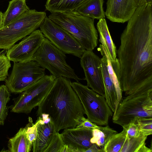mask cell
I'll list each match as a JSON object with an SVG mask.
<instances>
[{"mask_svg":"<svg viewBox=\"0 0 152 152\" xmlns=\"http://www.w3.org/2000/svg\"></svg>","mask_w":152,"mask_h":152,"instance_id":"obj_35","label":"cell"},{"mask_svg":"<svg viewBox=\"0 0 152 152\" xmlns=\"http://www.w3.org/2000/svg\"><path fill=\"white\" fill-rule=\"evenodd\" d=\"M138 117L152 118V90H137L122 99L112 121L123 127Z\"/></svg>","mask_w":152,"mask_h":152,"instance_id":"obj_4","label":"cell"},{"mask_svg":"<svg viewBox=\"0 0 152 152\" xmlns=\"http://www.w3.org/2000/svg\"><path fill=\"white\" fill-rule=\"evenodd\" d=\"M40 119V117H38L35 123L34 124L32 119L30 118L29 119V123L25 126L26 135L32 144L36 137L37 132V126Z\"/></svg>","mask_w":152,"mask_h":152,"instance_id":"obj_29","label":"cell"},{"mask_svg":"<svg viewBox=\"0 0 152 152\" xmlns=\"http://www.w3.org/2000/svg\"><path fill=\"white\" fill-rule=\"evenodd\" d=\"M48 18L72 35L85 50L93 51L97 46L94 19L73 11L51 13Z\"/></svg>","mask_w":152,"mask_h":152,"instance_id":"obj_3","label":"cell"},{"mask_svg":"<svg viewBox=\"0 0 152 152\" xmlns=\"http://www.w3.org/2000/svg\"><path fill=\"white\" fill-rule=\"evenodd\" d=\"M103 3L104 0H89L73 12L94 19L99 20L105 18Z\"/></svg>","mask_w":152,"mask_h":152,"instance_id":"obj_21","label":"cell"},{"mask_svg":"<svg viewBox=\"0 0 152 152\" xmlns=\"http://www.w3.org/2000/svg\"><path fill=\"white\" fill-rule=\"evenodd\" d=\"M126 132L128 138L135 137L139 136L141 134L138 125L135 122H132L122 127Z\"/></svg>","mask_w":152,"mask_h":152,"instance_id":"obj_30","label":"cell"},{"mask_svg":"<svg viewBox=\"0 0 152 152\" xmlns=\"http://www.w3.org/2000/svg\"><path fill=\"white\" fill-rule=\"evenodd\" d=\"M152 5L148 1L137 7L121 34L117 55L126 96L152 89Z\"/></svg>","mask_w":152,"mask_h":152,"instance_id":"obj_1","label":"cell"},{"mask_svg":"<svg viewBox=\"0 0 152 152\" xmlns=\"http://www.w3.org/2000/svg\"><path fill=\"white\" fill-rule=\"evenodd\" d=\"M99 34V41L106 49L113 68L117 76L120 75V67L117 58V50L109 30L105 18L99 20L96 25Z\"/></svg>","mask_w":152,"mask_h":152,"instance_id":"obj_16","label":"cell"},{"mask_svg":"<svg viewBox=\"0 0 152 152\" xmlns=\"http://www.w3.org/2000/svg\"><path fill=\"white\" fill-rule=\"evenodd\" d=\"M127 138L125 130L113 135L102 148L103 152H120Z\"/></svg>","mask_w":152,"mask_h":152,"instance_id":"obj_23","label":"cell"},{"mask_svg":"<svg viewBox=\"0 0 152 152\" xmlns=\"http://www.w3.org/2000/svg\"><path fill=\"white\" fill-rule=\"evenodd\" d=\"M32 145L26 135L25 127L21 128L13 137L9 139L8 151L29 152L32 150Z\"/></svg>","mask_w":152,"mask_h":152,"instance_id":"obj_20","label":"cell"},{"mask_svg":"<svg viewBox=\"0 0 152 152\" xmlns=\"http://www.w3.org/2000/svg\"><path fill=\"white\" fill-rule=\"evenodd\" d=\"M65 146L61 134L55 131L44 152H63Z\"/></svg>","mask_w":152,"mask_h":152,"instance_id":"obj_26","label":"cell"},{"mask_svg":"<svg viewBox=\"0 0 152 152\" xmlns=\"http://www.w3.org/2000/svg\"><path fill=\"white\" fill-rule=\"evenodd\" d=\"M137 7L141 6L147 2V0H135Z\"/></svg>","mask_w":152,"mask_h":152,"instance_id":"obj_33","label":"cell"},{"mask_svg":"<svg viewBox=\"0 0 152 152\" xmlns=\"http://www.w3.org/2000/svg\"><path fill=\"white\" fill-rule=\"evenodd\" d=\"M40 117L37 135L32 145V150L34 152H44L56 131L48 115L43 114Z\"/></svg>","mask_w":152,"mask_h":152,"instance_id":"obj_15","label":"cell"},{"mask_svg":"<svg viewBox=\"0 0 152 152\" xmlns=\"http://www.w3.org/2000/svg\"><path fill=\"white\" fill-rule=\"evenodd\" d=\"M69 79L56 78L46 96L38 105V117L49 115L55 130L75 128L84 117V111L80 99L72 88Z\"/></svg>","mask_w":152,"mask_h":152,"instance_id":"obj_2","label":"cell"},{"mask_svg":"<svg viewBox=\"0 0 152 152\" xmlns=\"http://www.w3.org/2000/svg\"><path fill=\"white\" fill-rule=\"evenodd\" d=\"M3 15V13L0 11V28L2 27Z\"/></svg>","mask_w":152,"mask_h":152,"instance_id":"obj_34","label":"cell"},{"mask_svg":"<svg viewBox=\"0 0 152 152\" xmlns=\"http://www.w3.org/2000/svg\"><path fill=\"white\" fill-rule=\"evenodd\" d=\"M10 92L6 85L0 86V125H3L8 115L7 103L10 100Z\"/></svg>","mask_w":152,"mask_h":152,"instance_id":"obj_25","label":"cell"},{"mask_svg":"<svg viewBox=\"0 0 152 152\" xmlns=\"http://www.w3.org/2000/svg\"><path fill=\"white\" fill-rule=\"evenodd\" d=\"M64 144L69 146L72 152H86L92 145L90 140L92 129L83 127L64 129L61 134Z\"/></svg>","mask_w":152,"mask_h":152,"instance_id":"obj_13","label":"cell"},{"mask_svg":"<svg viewBox=\"0 0 152 152\" xmlns=\"http://www.w3.org/2000/svg\"><path fill=\"white\" fill-rule=\"evenodd\" d=\"M135 121L138 125L141 133L147 136L152 134V118L138 117Z\"/></svg>","mask_w":152,"mask_h":152,"instance_id":"obj_27","label":"cell"},{"mask_svg":"<svg viewBox=\"0 0 152 152\" xmlns=\"http://www.w3.org/2000/svg\"><path fill=\"white\" fill-rule=\"evenodd\" d=\"M105 15L112 22L128 21L137 7L135 0H107Z\"/></svg>","mask_w":152,"mask_h":152,"instance_id":"obj_14","label":"cell"},{"mask_svg":"<svg viewBox=\"0 0 152 152\" xmlns=\"http://www.w3.org/2000/svg\"><path fill=\"white\" fill-rule=\"evenodd\" d=\"M30 10L26 0H12L7 9L3 13L2 27L7 25Z\"/></svg>","mask_w":152,"mask_h":152,"instance_id":"obj_19","label":"cell"},{"mask_svg":"<svg viewBox=\"0 0 152 152\" xmlns=\"http://www.w3.org/2000/svg\"><path fill=\"white\" fill-rule=\"evenodd\" d=\"M45 38L40 30L37 29L7 50L6 56L14 62L31 61Z\"/></svg>","mask_w":152,"mask_h":152,"instance_id":"obj_11","label":"cell"},{"mask_svg":"<svg viewBox=\"0 0 152 152\" xmlns=\"http://www.w3.org/2000/svg\"><path fill=\"white\" fill-rule=\"evenodd\" d=\"M71 85L80 99L87 118L98 125H108L113 113L105 97L79 82H71Z\"/></svg>","mask_w":152,"mask_h":152,"instance_id":"obj_7","label":"cell"},{"mask_svg":"<svg viewBox=\"0 0 152 152\" xmlns=\"http://www.w3.org/2000/svg\"><path fill=\"white\" fill-rule=\"evenodd\" d=\"M39 28L45 37L65 54L80 58L85 50L70 33L46 17Z\"/></svg>","mask_w":152,"mask_h":152,"instance_id":"obj_10","label":"cell"},{"mask_svg":"<svg viewBox=\"0 0 152 152\" xmlns=\"http://www.w3.org/2000/svg\"><path fill=\"white\" fill-rule=\"evenodd\" d=\"M65 53L45 38L40 47L34 54L32 60L46 69L56 78L63 77L79 82V78L74 70L66 61Z\"/></svg>","mask_w":152,"mask_h":152,"instance_id":"obj_6","label":"cell"},{"mask_svg":"<svg viewBox=\"0 0 152 152\" xmlns=\"http://www.w3.org/2000/svg\"><path fill=\"white\" fill-rule=\"evenodd\" d=\"M148 136L141 133L138 137L127 138L120 152H140L141 148L146 145Z\"/></svg>","mask_w":152,"mask_h":152,"instance_id":"obj_24","label":"cell"},{"mask_svg":"<svg viewBox=\"0 0 152 152\" xmlns=\"http://www.w3.org/2000/svg\"><path fill=\"white\" fill-rule=\"evenodd\" d=\"M99 126L95 124L87 118H85L84 116L81 119L80 124L76 127H83L94 129L98 128Z\"/></svg>","mask_w":152,"mask_h":152,"instance_id":"obj_31","label":"cell"},{"mask_svg":"<svg viewBox=\"0 0 152 152\" xmlns=\"http://www.w3.org/2000/svg\"><path fill=\"white\" fill-rule=\"evenodd\" d=\"M10 61L4 53H0V81H5L11 67Z\"/></svg>","mask_w":152,"mask_h":152,"instance_id":"obj_28","label":"cell"},{"mask_svg":"<svg viewBox=\"0 0 152 152\" xmlns=\"http://www.w3.org/2000/svg\"><path fill=\"white\" fill-rule=\"evenodd\" d=\"M89 0H47L45 5L46 10L51 13L74 11Z\"/></svg>","mask_w":152,"mask_h":152,"instance_id":"obj_18","label":"cell"},{"mask_svg":"<svg viewBox=\"0 0 152 152\" xmlns=\"http://www.w3.org/2000/svg\"><path fill=\"white\" fill-rule=\"evenodd\" d=\"M117 133L108 125L105 126H99L98 128L92 129V136L90 142L102 149L110 138Z\"/></svg>","mask_w":152,"mask_h":152,"instance_id":"obj_22","label":"cell"},{"mask_svg":"<svg viewBox=\"0 0 152 152\" xmlns=\"http://www.w3.org/2000/svg\"><path fill=\"white\" fill-rule=\"evenodd\" d=\"M101 58V66L104 89V97L106 102L114 114L121 100L117 93L115 87L110 77L107 67V58L102 53Z\"/></svg>","mask_w":152,"mask_h":152,"instance_id":"obj_17","label":"cell"},{"mask_svg":"<svg viewBox=\"0 0 152 152\" xmlns=\"http://www.w3.org/2000/svg\"><path fill=\"white\" fill-rule=\"evenodd\" d=\"M14 63L11 73L5 81L10 92L20 94L45 75V69L35 61Z\"/></svg>","mask_w":152,"mask_h":152,"instance_id":"obj_8","label":"cell"},{"mask_svg":"<svg viewBox=\"0 0 152 152\" xmlns=\"http://www.w3.org/2000/svg\"><path fill=\"white\" fill-rule=\"evenodd\" d=\"M47 17L44 12L29 10L0 28V49L8 50L18 41L37 30Z\"/></svg>","mask_w":152,"mask_h":152,"instance_id":"obj_5","label":"cell"},{"mask_svg":"<svg viewBox=\"0 0 152 152\" xmlns=\"http://www.w3.org/2000/svg\"><path fill=\"white\" fill-rule=\"evenodd\" d=\"M97 147L95 144H93L86 152H103L102 149H99Z\"/></svg>","mask_w":152,"mask_h":152,"instance_id":"obj_32","label":"cell"},{"mask_svg":"<svg viewBox=\"0 0 152 152\" xmlns=\"http://www.w3.org/2000/svg\"><path fill=\"white\" fill-rule=\"evenodd\" d=\"M87 86L104 97V89L101 66V58L92 50H85L80 58Z\"/></svg>","mask_w":152,"mask_h":152,"instance_id":"obj_12","label":"cell"},{"mask_svg":"<svg viewBox=\"0 0 152 152\" xmlns=\"http://www.w3.org/2000/svg\"><path fill=\"white\" fill-rule=\"evenodd\" d=\"M55 78L52 75H45L13 99L12 112L28 114L38 106L53 86Z\"/></svg>","mask_w":152,"mask_h":152,"instance_id":"obj_9","label":"cell"}]
</instances>
